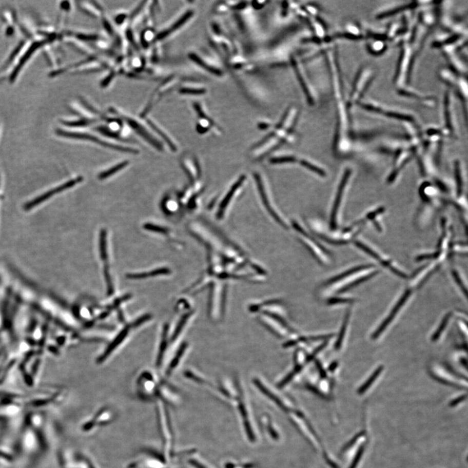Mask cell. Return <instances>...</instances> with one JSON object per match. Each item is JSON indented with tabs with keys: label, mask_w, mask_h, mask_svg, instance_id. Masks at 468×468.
Returning <instances> with one entry per match:
<instances>
[{
	"label": "cell",
	"mask_w": 468,
	"mask_h": 468,
	"mask_svg": "<svg viewBox=\"0 0 468 468\" xmlns=\"http://www.w3.org/2000/svg\"><path fill=\"white\" fill-rule=\"evenodd\" d=\"M299 108L292 106L287 109L282 120L270 131L267 136L250 150L253 160H260L277 149L282 144L292 141L295 126L299 117Z\"/></svg>",
	"instance_id": "obj_1"
},
{
	"label": "cell",
	"mask_w": 468,
	"mask_h": 468,
	"mask_svg": "<svg viewBox=\"0 0 468 468\" xmlns=\"http://www.w3.org/2000/svg\"><path fill=\"white\" fill-rule=\"evenodd\" d=\"M253 178L257 185L261 201L268 214L279 225L284 228L289 229L291 224L278 207L266 177L261 171H256L254 172Z\"/></svg>",
	"instance_id": "obj_2"
},
{
	"label": "cell",
	"mask_w": 468,
	"mask_h": 468,
	"mask_svg": "<svg viewBox=\"0 0 468 468\" xmlns=\"http://www.w3.org/2000/svg\"><path fill=\"white\" fill-rule=\"evenodd\" d=\"M361 106L367 110L374 112L375 113L380 114V115L388 117V118L397 119L399 121H403L405 123L414 124L417 123V118L411 112L404 111L403 109L395 108L382 105L375 101L361 102ZM379 114V115H380Z\"/></svg>",
	"instance_id": "obj_3"
},
{
	"label": "cell",
	"mask_w": 468,
	"mask_h": 468,
	"mask_svg": "<svg viewBox=\"0 0 468 468\" xmlns=\"http://www.w3.org/2000/svg\"><path fill=\"white\" fill-rule=\"evenodd\" d=\"M247 184V177L242 175L233 183L226 193L224 194L223 199L219 204L217 218L219 220H223L228 216L230 209L240 196L243 190Z\"/></svg>",
	"instance_id": "obj_4"
},
{
	"label": "cell",
	"mask_w": 468,
	"mask_h": 468,
	"mask_svg": "<svg viewBox=\"0 0 468 468\" xmlns=\"http://www.w3.org/2000/svg\"><path fill=\"white\" fill-rule=\"evenodd\" d=\"M374 70L369 67H364L360 70L356 77L352 91L348 98V101L347 103L348 109H350V107L354 106L355 104L359 103L361 98L367 91L368 87L374 80Z\"/></svg>",
	"instance_id": "obj_5"
},
{
	"label": "cell",
	"mask_w": 468,
	"mask_h": 468,
	"mask_svg": "<svg viewBox=\"0 0 468 468\" xmlns=\"http://www.w3.org/2000/svg\"><path fill=\"white\" fill-rule=\"evenodd\" d=\"M141 318L138 319L132 323H131L130 325H126L125 327H124L122 330L119 332L118 335L115 336V338L111 341L110 344H109L108 346L106 348V350H104V352L102 353V354L98 358L97 361L99 364H102L105 362V361L107 360L110 356L113 354V352L115 351L117 348L123 344L124 340H126L127 337L128 335H130L131 330L133 328H135L139 327L141 325H142L143 323H145V322L147 321L150 319V316L146 315L143 317H141Z\"/></svg>",
	"instance_id": "obj_6"
},
{
	"label": "cell",
	"mask_w": 468,
	"mask_h": 468,
	"mask_svg": "<svg viewBox=\"0 0 468 468\" xmlns=\"http://www.w3.org/2000/svg\"><path fill=\"white\" fill-rule=\"evenodd\" d=\"M291 226L294 228L295 231H296L297 236H298L299 240L306 246V248H308V250L313 254V255L317 259L319 260V262L323 263L324 257H325L323 255L325 252L322 250L320 245L317 242L315 239L312 238V236L307 231L304 226L300 223L298 221H292V224H291Z\"/></svg>",
	"instance_id": "obj_7"
},
{
	"label": "cell",
	"mask_w": 468,
	"mask_h": 468,
	"mask_svg": "<svg viewBox=\"0 0 468 468\" xmlns=\"http://www.w3.org/2000/svg\"><path fill=\"white\" fill-rule=\"evenodd\" d=\"M57 133L61 136H65V138L92 141V142L99 144V145H101L102 146H104V147L111 148V149L120 151V152L133 153V154H136V153H139V151L138 150L134 149V148L124 147V146H121L117 145H114V144L105 142L104 141L101 140L100 138H96V136L92 135L91 134L68 132V131H65L62 130L58 131Z\"/></svg>",
	"instance_id": "obj_8"
},
{
	"label": "cell",
	"mask_w": 468,
	"mask_h": 468,
	"mask_svg": "<svg viewBox=\"0 0 468 468\" xmlns=\"http://www.w3.org/2000/svg\"><path fill=\"white\" fill-rule=\"evenodd\" d=\"M440 77L443 82L452 87L467 107V82L462 76L458 77L450 70L443 69L440 72Z\"/></svg>",
	"instance_id": "obj_9"
},
{
	"label": "cell",
	"mask_w": 468,
	"mask_h": 468,
	"mask_svg": "<svg viewBox=\"0 0 468 468\" xmlns=\"http://www.w3.org/2000/svg\"><path fill=\"white\" fill-rule=\"evenodd\" d=\"M113 111L114 113L115 112V113L113 114H116V115H119L121 117V119L126 122V123L128 124L133 130H135L139 135L142 136L144 140H145L148 143L152 145L156 149L160 151L163 150V146L161 145V143L158 142L155 138H153V136L146 131V129L144 128L142 124H141L140 122H138L136 119H134L130 116L126 115V114L121 113L120 111L113 109Z\"/></svg>",
	"instance_id": "obj_10"
},
{
	"label": "cell",
	"mask_w": 468,
	"mask_h": 468,
	"mask_svg": "<svg viewBox=\"0 0 468 468\" xmlns=\"http://www.w3.org/2000/svg\"><path fill=\"white\" fill-rule=\"evenodd\" d=\"M84 180L83 177H80L77 178V179L71 180L69 182H66L65 184L61 185L60 186L56 187V188L50 190L48 192H45V194L41 195L35 199H33V201L29 202L28 203H27L25 206H24V209L26 211L30 210V209H33L34 207L38 206V205L43 203V202L46 201L50 198L51 197L53 196L56 194L59 193V192L65 191L66 189L71 188L72 187L74 186V185L79 183L82 182V180Z\"/></svg>",
	"instance_id": "obj_11"
},
{
	"label": "cell",
	"mask_w": 468,
	"mask_h": 468,
	"mask_svg": "<svg viewBox=\"0 0 468 468\" xmlns=\"http://www.w3.org/2000/svg\"><path fill=\"white\" fill-rule=\"evenodd\" d=\"M189 57L195 64L199 66L202 69L209 72V74L216 77H223L224 71L221 66L217 63H213L211 60H207L205 57L194 52L189 53Z\"/></svg>",
	"instance_id": "obj_12"
},
{
	"label": "cell",
	"mask_w": 468,
	"mask_h": 468,
	"mask_svg": "<svg viewBox=\"0 0 468 468\" xmlns=\"http://www.w3.org/2000/svg\"><path fill=\"white\" fill-rule=\"evenodd\" d=\"M452 94L450 91L446 92L444 107H443V119L445 122L449 130L455 131L457 130V116L454 109V104L452 99Z\"/></svg>",
	"instance_id": "obj_13"
},
{
	"label": "cell",
	"mask_w": 468,
	"mask_h": 468,
	"mask_svg": "<svg viewBox=\"0 0 468 468\" xmlns=\"http://www.w3.org/2000/svg\"><path fill=\"white\" fill-rule=\"evenodd\" d=\"M411 290L410 289L406 290V291L404 292L403 296L399 299V301L397 302L396 305L394 307V308L392 309V311L390 312L389 315L387 316V318L382 322L381 325L379 326V328L377 329V330L375 331L374 335H373L372 338L374 339V340H376V339L383 333L385 329L387 327V326L392 323V321L394 320L395 317L396 316L398 311L402 308V306L405 304L407 300H408L410 296H411Z\"/></svg>",
	"instance_id": "obj_14"
},
{
	"label": "cell",
	"mask_w": 468,
	"mask_h": 468,
	"mask_svg": "<svg viewBox=\"0 0 468 468\" xmlns=\"http://www.w3.org/2000/svg\"><path fill=\"white\" fill-rule=\"evenodd\" d=\"M350 170H347V171H346L344 177H343L342 180H341L338 193L336 194L335 204H334L333 211H332L331 214L332 228H335L336 226H337L339 210H340L341 201H342L343 192H344L346 185L347 184L348 178L350 177Z\"/></svg>",
	"instance_id": "obj_15"
},
{
	"label": "cell",
	"mask_w": 468,
	"mask_h": 468,
	"mask_svg": "<svg viewBox=\"0 0 468 468\" xmlns=\"http://www.w3.org/2000/svg\"><path fill=\"white\" fill-rule=\"evenodd\" d=\"M193 11L189 10L188 11H187L186 13L183 14L180 18L178 19V21L171 24V26H170V27H169V28L164 29L162 32H160V33H158V35H156V40H163V39L168 37L170 34H172L173 33L176 32V31L179 30V29L181 28L183 26L185 25V24L188 22L189 20L191 18L192 16H193Z\"/></svg>",
	"instance_id": "obj_16"
},
{
	"label": "cell",
	"mask_w": 468,
	"mask_h": 468,
	"mask_svg": "<svg viewBox=\"0 0 468 468\" xmlns=\"http://www.w3.org/2000/svg\"><path fill=\"white\" fill-rule=\"evenodd\" d=\"M170 272H170L169 269L166 267H163L151 270L150 272L131 273V274L130 273V274L127 275L126 277L127 278H128L129 279H147V278L159 276V275H169Z\"/></svg>",
	"instance_id": "obj_17"
},
{
	"label": "cell",
	"mask_w": 468,
	"mask_h": 468,
	"mask_svg": "<svg viewBox=\"0 0 468 468\" xmlns=\"http://www.w3.org/2000/svg\"><path fill=\"white\" fill-rule=\"evenodd\" d=\"M186 346L185 344L183 345L179 348V350L177 353V354L175 355L174 358H173L171 362L170 363L169 366L167 367V371L166 372V374L167 376H170V374H172L173 372L175 370L176 368L178 367V365H179L180 362V358L183 357V356L184 355L185 350H186Z\"/></svg>",
	"instance_id": "obj_18"
},
{
	"label": "cell",
	"mask_w": 468,
	"mask_h": 468,
	"mask_svg": "<svg viewBox=\"0 0 468 468\" xmlns=\"http://www.w3.org/2000/svg\"><path fill=\"white\" fill-rule=\"evenodd\" d=\"M387 46L386 43L382 40H378L375 39L374 41H371L368 43L367 48L369 52L374 53L375 55L381 54L386 51Z\"/></svg>",
	"instance_id": "obj_19"
},
{
	"label": "cell",
	"mask_w": 468,
	"mask_h": 468,
	"mask_svg": "<svg viewBox=\"0 0 468 468\" xmlns=\"http://www.w3.org/2000/svg\"><path fill=\"white\" fill-rule=\"evenodd\" d=\"M383 369V365H380V366L378 367L377 369L375 370V372H374V374L372 375V376H371L369 379H367V381L365 382V383L363 384L359 389H358V393L360 395L365 393L368 388L372 386L373 383H374L377 378L379 377V375L381 374V373Z\"/></svg>",
	"instance_id": "obj_20"
},
{
	"label": "cell",
	"mask_w": 468,
	"mask_h": 468,
	"mask_svg": "<svg viewBox=\"0 0 468 468\" xmlns=\"http://www.w3.org/2000/svg\"><path fill=\"white\" fill-rule=\"evenodd\" d=\"M370 267V265H362V266L353 268V269L348 270L347 271L343 272L342 274L338 275L337 277L333 278V279L328 280V282H326L325 285L326 286H328V285L335 284L336 282L340 281L341 280L344 279L345 278L349 277L350 275L354 274V273L360 271V270H362L363 269H368V268H369Z\"/></svg>",
	"instance_id": "obj_21"
},
{
	"label": "cell",
	"mask_w": 468,
	"mask_h": 468,
	"mask_svg": "<svg viewBox=\"0 0 468 468\" xmlns=\"http://www.w3.org/2000/svg\"><path fill=\"white\" fill-rule=\"evenodd\" d=\"M147 123L148 125H149L151 128H152L153 130L158 134V135L162 136L163 140L168 144V145H169L170 149H171L172 151H174V152H176V151H177V146H176L174 144L172 143V141L170 140L169 136L166 135V133L163 132L162 130H161V128L158 126L157 124H155L152 121L150 120V119H148Z\"/></svg>",
	"instance_id": "obj_22"
},
{
	"label": "cell",
	"mask_w": 468,
	"mask_h": 468,
	"mask_svg": "<svg viewBox=\"0 0 468 468\" xmlns=\"http://www.w3.org/2000/svg\"><path fill=\"white\" fill-rule=\"evenodd\" d=\"M255 383L257 384L258 388H259L261 391H262L263 393L265 395V396H267L268 397H269L270 399H272L273 401L275 402V403H276L280 407V408H282L283 410H284V411L286 412L288 411V409H287V407L284 406V404L282 403V402L280 401L279 398H278V397L276 396H275V395L273 394L272 392H270L266 388V387H265L264 386H263V384L261 383L259 380H256Z\"/></svg>",
	"instance_id": "obj_23"
},
{
	"label": "cell",
	"mask_w": 468,
	"mask_h": 468,
	"mask_svg": "<svg viewBox=\"0 0 468 468\" xmlns=\"http://www.w3.org/2000/svg\"><path fill=\"white\" fill-rule=\"evenodd\" d=\"M128 164L129 162L128 161H124L123 162L119 163V164L114 166V167L111 168V169L101 173V174L99 175V179L100 180L106 179L107 178L110 177L111 176L116 174L119 170L123 169L124 168H125Z\"/></svg>",
	"instance_id": "obj_24"
},
{
	"label": "cell",
	"mask_w": 468,
	"mask_h": 468,
	"mask_svg": "<svg viewBox=\"0 0 468 468\" xmlns=\"http://www.w3.org/2000/svg\"><path fill=\"white\" fill-rule=\"evenodd\" d=\"M100 252L102 261L106 262L107 260V231L105 229H102L100 235Z\"/></svg>",
	"instance_id": "obj_25"
},
{
	"label": "cell",
	"mask_w": 468,
	"mask_h": 468,
	"mask_svg": "<svg viewBox=\"0 0 468 468\" xmlns=\"http://www.w3.org/2000/svg\"><path fill=\"white\" fill-rule=\"evenodd\" d=\"M349 318H350V311H347V315H346V316H345L344 321H343L342 326H341L340 335H339V337H338V340H337V341H336V343L335 348L336 350H340V348L341 347V345H342L343 339H344V337H345L346 330H347L348 321H349Z\"/></svg>",
	"instance_id": "obj_26"
},
{
	"label": "cell",
	"mask_w": 468,
	"mask_h": 468,
	"mask_svg": "<svg viewBox=\"0 0 468 468\" xmlns=\"http://www.w3.org/2000/svg\"><path fill=\"white\" fill-rule=\"evenodd\" d=\"M180 93L189 95H202L206 93V88L201 86H190L183 87L180 89Z\"/></svg>",
	"instance_id": "obj_27"
},
{
	"label": "cell",
	"mask_w": 468,
	"mask_h": 468,
	"mask_svg": "<svg viewBox=\"0 0 468 468\" xmlns=\"http://www.w3.org/2000/svg\"><path fill=\"white\" fill-rule=\"evenodd\" d=\"M452 314L451 313V312L450 313L446 314L444 318L443 319L442 323H440V325L439 326L438 328L436 330L435 334H434L433 336H432V340L433 341H437L438 339L440 338L441 335H442L443 330H445L446 326L447 325V324L449 323V321L450 320V318L451 317H452Z\"/></svg>",
	"instance_id": "obj_28"
},
{
	"label": "cell",
	"mask_w": 468,
	"mask_h": 468,
	"mask_svg": "<svg viewBox=\"0 0 468 468\" xmlns=\"http://www.w3.org/2000/svg\"><path fill=\"white\" fill-rule=\"evenodd\" d=\"M377 272H373V273H372V274L367 275V276H365V277H364L362 278H360V279H357V280H356V281L350 283V284L347 285V286H346L344 287H343L342 289H341L340 292H343L347 291V290L350 289L351 288H353V287L358 286V284H361V283H362L363 282L365 281V280L370 279L371 278H372L373 277H374V275H377Z\"/></svg>",
	"instance_id": "obj_29"
},
{
	"label": "cell",
	"mask_w": 468,
	"mask_h": 468,
	"mask_svg": "<svg viewBox=\"0 0 468 468\" xmlns=\"http://www.w3.org/2000/svg\"><path fill=\"white\" fill-rule=\"evenodd\" d=\"M155 36L156 35L152 29H148V30L145 31V32H144L142 38L143 45H148V44L151 43V41H152L153 39L155 38Z\"/></svg>",
	"instance_id": "obj_30"
},
{
	"label": "cell",
	"mask_w": 468,
	"mask_h": 468,
	"mask_svg": "<svg viewBox=\"0 0 468 468\" xmlns=\"http://www.w3.org/2000/svg\"><path fill=\"white\" fill-rule=\"evenodd\" d=\"M144 228H145L146 230L154 231V232L158 233H166L169 231L167 229L152 224H145V226H144Z\"/></svg>",
	"instance_id": "obj_31"
},
{
	"label": "cell",
	"mask_w": 468,
	"mask_h": 468,
	"mask_svg": "<svg viewBox=\"0 0 468 468\" xmlns=\"http://www.w3.org/2000/svg\"><path fill=\"white\" fill-rule=\"evenodd\" d=\"M354 302L353 299L333 298L329 300L328 304H330V305H333V304L351 303V302Z\"/></svg>",
	"instance_id": "obj_32"
},
{
	"label": "cell",
	"mask_w": 468,
	"mask_h": 468,
	"mask_svg": "<svg viewBox=\"0 0 468 468\" xmlns=\"http://www.w3.org/2000/svg\"><path fill=\"white\" fill-rule=\"evenodd\" d=\"M453 276H454L455 281L457 282L458 286L461 288L463 291H464L465 296H467V289L466 287L464 286V284H462V280L460 279L459 275L456 271L453 272Z\"/></svg>",
	"instance_id": "obj_33"
},
{
	"label": "cell",
	"mask_w": 468,
	"mask_h": 468,
	"mask_svg": "<svg viewBox=\"0 0 468 468\" xmlns=\"http://www.w3.org/2000/svg\"><path fill=\"white\" fill-rule=\"evenodd\" d=\"M245 426L248 438H249L250 440L253 442V441L255 440V435H254L252 428H251L250 423L248 422L247 419H245Z\"/></svg>",
	"instance_id": "obj_34"
},
{
	"label": "cell",
	"mask_w": 468,
	"mask_h": 468,
	"mask_svg": "<svg viewBox=\"0 0 468 468\" xmlns=\"http://www.w3.org/2000/svg\"><path fill=\"white\" fill-rule=\"evenodd\" d=\"M465 398H466V395H464V396L458 397V398L455 399L454 401L452 402V403H451V406H455L457 405V404H459L460 403H461L462 401H464V399Z\"/></svg>",
	"instance_id": "obj_35"
},
{
	"label": "cell",
	"mask_w": 468,
	"mask_h": 468,
	"mask_svg": "<svg viewBox=\"0 0 468 468\" xmlns=\"http://www.w3.org/2000/svg\"><path fill=\"white\" fill-rule=\"evenodd\" d=\"M189 462L190 464L193 465L194 466L196 467L197 468H206V467L204 466L203 465H202L201 463L196 461V460H190Z\"/></svg>",
	"instance_id": "obj_36"
},
{
	"label": "cell",
	"mask_w": 468,
	"mask_h": 468,
	"mask_svg": "<svg viewBox=\"0 0 468 468\" xmlns=\"http://www.w3.org/2000/svg\"><path fill=\"white\" fill-rule=\"evenodd\" d=\"M268 428H269V433L270 434V435L272 436V437L275 439V440H278V439H279V435H278L277 433L275 432L274 430H273V429L271 428V426H269V427H268Z\"/></svg>",
	"instance_id": "obj_37"
},
{
	"label": "cell",
	"mask_w": 468,
	"mask_h": 468,
	"mask_svg": "<svg viewBox=\"0 0 468 468\" xmlns=\"http://www.w3.org/2000/svg\"><path fill=\"white\" fill-rule=\"evenodd\" d=\"M240 409L241 415L243 416L244 418H245V419H247V412H246L245 407H244V406L242 404H240Z\"/></svg>",
	"instance_id": "obj_38"
},
{
	"label": "cell",
	"mask_w": 468,
	"mask_h": 468,
	"mask_svg": "<svg viewBox=\"0 0 468 468\" xmlns=\"http://www.w3.org/2000/svg\"><path fill=\"white\" fill-rule=\"evenodd\" d=\"M337 366H338L337 362L333 363V364H332L329 367V370L331 371V372H333V371H335L336 368L337 367Z\"/></svg>",
	"instance_id": "obj_39"
},
{
	"label": "cell",
	"mask_w": 468,
	"mask_h": 468,
	"mask_svg": "<svg viewBox=\"0 0 468 468\" xmlns=\"http://www.w3.org/2000/svg\"><path fill=\"white\" fill-rule=\"evenodd\" d=\"M234 467H235V465L231 464H228L226 465V468H234Z\"/></svg>",
	"instance_id": "obj_40"
}]
</instances>
